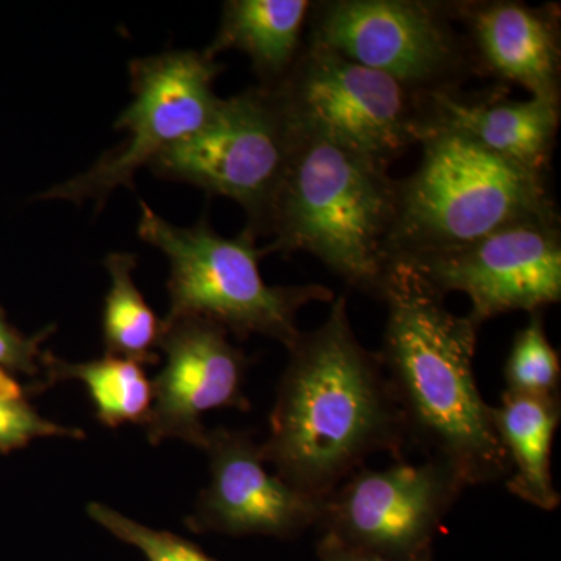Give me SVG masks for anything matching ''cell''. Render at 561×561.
Masks as SVG:
<instances>
[{
    "label": "cell",
    "instance_id": "cell-22",
    "mask_svg": "<svg viewBox=\"0 0 561 561\" xmlns=\"http://www.w3.org/2000/svg\"><path fill=\"white\" fill-rule=\"evenodd\" d=\"M43 437L84 438V434L76 427L61 426L43 419L24 400L21 387L0 391V451H13Z\"/></svg>",
    "mask_w": 561,
    "mask_h": 561
},
{
    "label": "cell",
    "instance_id": "cell-13",
    "mask_svg": "<svg viewBox=\"0 0 561 561\" xmlns=\"http://www.w3.org/2000/svg\"><path fill=\"white\" fill-rule=\"evenodd\" d=\"M203 451L209 457L210 481L186 518L191 530L289 540L319 523L321 501L268 471L250 432L209 430Z\"/></svg>",
    "mask_w": 561,
    "mask_h": 561
},
{
    "label": "cell",
    "instance_id": "cell-2",
    "mask_svg": "<svg viewBox=\"0 0 561 561\" xmlns=\"http://www.w3.org/2000/svg\"><path fill=\"white\" fill-rule=\"evenodd\" d=\"M379 300L387 320L378 356L408 445L451 468L467 489L505 481L511 463L474 375L481 328L449 311L400 261L391 262Z\"/></svg>",
    "mask_w": 561,
    "mask_h": 561
},
{
    "label": "cell",
    "instance_id": "cell-15",
    "mask_svg": "<svg viewBox=\"0 0 561 561\" xmlns=\"http://www.w3.org/2000/svg\"><path fill=\"white\" fill-rule=\"evenodd\" d=\"M435 128L468 136L502 160L549 175L561 103L530 98L508 101L497 92L434 94Z\"/></svg>",
    "mask_w": 561,
    "mask_h": 561
},
{
    "label": "cell",
    "instance_id": "cell-17",
    "mask_svg": "<svg viewBox=\"0 0 561 561\" xmlns=\"http://www.w3.org/2000/svg\"><path fill=\"white\" fill-rule=\"evenodd\" d=\"M561 419L560 398H534L504 391L491 405L494 430L511 463L505 486L534 507L553 512L561 496L552 478V445Z\"/></svg>",
    "mask_w": 561,
    "mask_h": 561
},
{
    "label": "cell",
    "instance_id": "cell-16",
    "mask_svg": "<svg viewBox=\"0 0 561 561\" xmlns=\"http://www.w3.org/2000/svg\"><path fill=\"white\" fill-rule=\"evenodd\" d=\"M309 0H230L225 2L219 32L205 54L241 50L249 55L257 87L275 90L300 57L306 43Z\"/></svg>",
    "mask_w": 561,
    "mask_h": 561
},
{
    "label": "cell",
    "instance_id": "cell-23",
    "mask_svg": "<svg viewBox=\"0 0 561 561\" xmlns=\"http://www.w3.org/2000/svg\"><path fill=\"white\" fill-rule=\"evenodd\" d=\"M54 327L44 330L33 339H25L11 330L0 311V365L3 367L18 368L25 373H36V360H41L43 353L39 351V343L51 334Z\"/></svg>",
    "mask_w": 561,
    "mask_h": 561
},
{
    "label": "cell",
    "instance_id": "cell-7",
    "mask_svg": "<svg viewBox=\"0 0 561 561\" xmlns=\"http://www.w3.org/2000/svg\"><path fill=\"white\" fill-rule=\"evenodd\" d=\"M297 140L278 92L254 87L220 99L201 130L165 150L149 169L239 203L249 217L245 230L260 238Z\"/></svg>",
    "mask_w": 561,
    "mask_h": 561
},
{
    "label": "cell",
    "instance_id": "cell-24",
    "mask_svg": "<svg viewBox=\"0 0 561 561\" xmlns=\"http://www.w3.org/2000/svg\"><path fill=\"white\" fill-rule=\"evenodd\" d=\"M317 556L320 561H432V552L420 557H390L382 553L367 551V549L354 548L345 542L335 540L330 535L321 534L317 542Z\"/></svg>",
    "mask_w": 561,
    "mask_h": 561
},
{
    "label": "cell",
    "instance_id": "cell-5",
    "mask_svg": "<svg viewBox=\"0 0 561 561\" xmlns=\"http://www.w3.org/2000/svg\"><path fill=\"white\" fill-rule=\"evenodd\" d=\"M138 231L171 262V311L164 320L198 317L219 324L238 341L264 335L289 350L301 335L297 324L301 309L334 301V291L320 284L268 286L260 271L264 254L250 231L221 238L206 217L191 228L175 227L144 202Z\"/></svg>",
    "mask_w": 561,
    "mask_h": 561
},
{
    "label": "cell",
    "instance_id": "cell-18",
    "mask_svg": "<svg viewBox=\"0 0 561 561\" xmlns=\"http://www.w3.org/2000/svg\"><path fill=\"white\" fill-rule=\"evenodd\" d=\"M41 362L46 368L44 389L58 382L84 383L98 419L105 426L119 427L125 423L144 426L149 419L153 391L142 365L108 356L73 364L51 353H43Z\"/></svg>",
    "mask_w": 561,
    "mask_h": 561
},
{
    "label": "cell",
    "instance_id": "cell-21",
    "mask_svg": "<svg viewBox=\"0 0 561 561\" xmlns=\"http://www.w3.org/2000/svg\"><path fill=\"white\" fill-rule=\"evenodd\" d=\"M88 515L121 541L135 546L149 561H217L203 552L195 542L171 531L150 529L113 511L108 505L91 502Z\"/></svg>",
    "mask_w": 561,
    "mask_h": 561
},
{
    "label": "cell",
    "instance_id": "cell-9",
    "mask_svg": "<svg viewBox=\"0 0 561 561\" xmlns=\"http://www.w3.org/2000/svg\"><path fill=\"white\" fill-rule=\"evenodd\" d=\"M221 68L205 51L195 50L131 61L133 102L116 122L117 130L128 138L87 172L51 187L41 198L76 203L95 198L102 205L116 187H131L140 168H149L208 122L220 102L213 84Z\"/></svg>",
    "mask_w": 561,
    "mask_h": 561
},
{
    "label": "cell",
    "instance_id": "cell-8",
    "mask_svg": "<svg viewBox=\"0 0 561 561\" xmlns=\"http://www.w3.org/2000/svg\"><path fill=\"white\" fill-rule=\"evenodd\" d=\"M456 22L454 2L324 0L312 3L306 41L411 90L448 94L481 76Z\"/></svg>",
    "mask_w": 561,
    "mask_h": 561
},
{
    "label": "cell",
    "instance_id": "cell-19",
    "mask_svg": "<svg viewBox=\"0 0 561 561\" xmlns=\"http://www.w3.org/2000/svg\"><path fill=\"white\" fill-rule=\"evenodd\" d=\"M111 287L103 308V343L106 356L136 364L160 362L154 348L160 341L162 320H158L133 280L136 256L111 253L105 260Z\"/></svg>",
    "mask_w": 561,
    "mask_h": 561
},
{
    "label": "cell",
    "instance_id": "cell-20",
    "mask_svg": "<svg viewBox=\"0 0 561 561\" xmlns=\"http://www.w3.org/2000/svg\"><path fill=\"white\" fill-rule=\"evenodd\" d=\"M505 382L511 393L534 398H560V356L549 341L542 311L531 312L513 341Z\"/></svg>",
    "mask_w": 561,
    "mask_h": 561
},
{
    "label": "cell",
    "instance_id": "cell-12",
    "mask_svg": "<svg viewBox=\"0 0 561 561\" xmlns=\"http://www.w3.org/2000/svg\"><path fill=\"white\" fill-rule=\"evenodd\" d=\"M160 348L165 365L151 381L153 402L146 427L151 445L180 438L203 449V415L217 409L249 412L243 393L250 359L228 341V332L198 317L162 320Z\"/></svg>",
    "mask_w": 561,
    "mask_h": 561
},
{
    "label": "cell",
    "instance_id": "cell-10",
    "mask_svg": "<svg viewBox=\"0 0 561 561\" xmlns=\"http://www.w3.org/2000/svg\"><path fill=\"white\" fill-rule=\"evenodd\" d=\"M463 481L440 461L398 460L383 470L360 468L321 501L317 526L335 540L390 557H420L460 494Z\"/></svg>",
    "mask_w": 561,
    "mask_h": 561
},
{
    "label": "cell",
    "instance_id": "cell-4",
    "mask_svg": "<svg viewBox=\"0 0 561 561\" xmlns=\"http://www.w3.org/2000/svg\"><path fill=\"white\" fill-rule=\"evenodd\" d=\"M416 171L398 180L393 261L460 249L530 221L560 219L549 175L502 160L468 136L435 128Z\"/></svg>",
    "mask_w": 561,
    "mask_h": 561
},
{
    "label": "cell",
    "instance_id": "cell-3",
    "mask_svg": "<svg viewBox=\"0 0 561 561\" xmlns=\"http://www.w3.org/2000/svg\"><path fill=\"white\" fill-rule=\"evenodd\" d=\"M398 180L389 168L298 130L262 254H312L351 289L381 297L393 262Z\"/></svg>",
    "mask_w": 561,
    "mask_h": 561
},
{
    "label": "cell",
    "instance_id": "cell-11",
    "mask_svg": "<svg viewBox=\"0 0 561 561\" xmlns=\"http://www.w3.org/2000/svg\"><path fill=\"white\" fill-rule=\"evenodd\" d=\"M394 261L443 297L467 295L468 317L479 328L502 313L538 312L561 300L560 219L516 225L460 249Z\"/></svg>",
    "mask_w": 561,
    "mask_h": 561
},
{
    "label": "cell",
    "instance_id": "cell-6",
    "mask_svg": "<svg viewBox=\"0 0 561 561\" xmlns=\"http://www.w3.org/2000/svg\"><path fill=\"white\" fill-rule=\"evenodd\" d=\"M275 90L297 130L386 168L435 128L434 94L411 90L309 41Z\"/></svg>",
    "mask_w": 561,
    "mask_h": 561
},
{
    "label": "cell",
    "instance_id": "cell-1",
    "mask_svg": "<svg viewBox=\"0 0 561 561\" xmlns=\"http://www.w3.org/2000/svg\"><path fill=\"white\" fill-rule=\"evenodd\" d=\"M405 448L381 359L354 334L341 295L327 320L289 348L262 456L284 482L323 501L375 454L401 460Z\"/></svg>",
    "mask_w": 561,
    "mask_h": 561
},
{
    "label": "cell",
    "instance_id": "cell-14",
    "mask_svg": "<svg viewBox=\"0 0 561 561\" xmlns=\"http://www.w3.org/2000/svg\"><path fill=\"white\" fill-rule=\"evenodd\" d=\"M479 72L518 84L531 98L561 101L559 5L511 0L454 2Z\"/></svg>",
    "mask_w": 561,
    "mask_h": 561
}]
</instances>
